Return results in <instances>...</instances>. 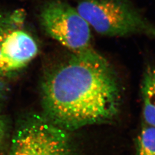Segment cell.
<instances>
[{
	"label": "cell",
	"mask_w": 155,
	"mask_h": 155,
	"mask_svg": "<svg viewBox=\"0 0 155 155\" xmlns=\"http://www.w3.org/2000/svg\"><path fill=\"white\" fill-rule=\"evenodd\" d=\"M2 61L6 72L15 71L27 65L38 52V47L27 32L13 28L4 36L0 44Z\"/></svg>",
	"instance_id": "cell-5"
},
{
	"label": "cell",
	"mask_w": 155,
	"mask_h": 155,
	"mask_svg": "<svg viewBox=\"0 0 155 155\" xmlns=\"http://www.w3.org/2000/svg\"><path fill=\"white\" fill-rule=\"evenodd\" d=\"M5 125V123L0 117V147L2 145L6 137Z\"/></svg>",
	"instance_id": "cell-9"
},
{
	"label": "cell",
	"mask_w": 155,
	"mask_h": 155,
	"mask_svg": "<svg viewBox=\"0 0 155 155\" xmlns=\"http://www.w3.org/2000/svg\"><path fill=\"white\" fill-rule=\"evenodd\" d=\"M3 95H4V85L0 81V103H1V100L2 99Z\"/></svg>",
	"instance_id": "cell-10"
},
{
	"label": "cell",
	"mask_w": 155,
	"mask_h": 155,
	"mask_svg": "<svg viewBox=\"0 0 155 155\" xmlns=\"http://www.w3.org/2000/svg\"><path fill=\"white\" fill-rule=\"evenodd\" d=\"M136 155H155V127L143 124L136 140Z\"/></svg>",
	"instance_id": "cell-7"
},
{
	"label": "cell",
	"mask_w": 155,
	"mask_h": 155,
	"mask_svg": "<svg viewBox=\"0 0 155 155\" xmlns=\"http://www.w3.org/2000/svg\"><path fill=\"white\" fill-rule=\"evenodd\" d=\"M40 21L49 36L73 54L93 48L89 24L68 3L60 0L48 2L41 11Z\"/></svg>",
	"instance_id": "cell-4"
},
{
	"label": "cell",
	"mask_w": 155,
	"mask_h": 155,
	"mask_svg": "<svg viewBox=\"0 0 155 155\" xmlns=\"http://www.w3.org/2000/svg\"><path fill=\"white\" fill-rule=\"evenodd\" d=\"M42 95L45 117L68 132L112 122L121 106L116 72L93 48L73 54L50 72Z\"/></svg>",
	"instance_id": "cell-1"
},
{
	"label": "cell",
	"mask_w": 155,
	"mask_h": 155,
	"mask_svg": "<svg viewBox=\"0 0 155 155\" xmlns=\"http://www.w3.org/2000/svg\"><path fill=\"white\" fill-rule=\"evenodd\" d=\"M23 16L20 12H16L0 20V44L4 36L8 31L18 25L22 21ZM0 73H6L5 68L2 61L0 52Z\"/></svg>",
	"instance_id": "cell-8"
},
{
	"label": "cell",
	"mask_w": 155,
	"mask_h": 155,
	"mask_svg": "<svg viewBox=\"0 0 155 155\" xmlns=\"http://www.w3.org/2000/svg\"><path fill=\"white\" fill-rule=\"evenodd\" d=\"M144 124L155 127V66L148 67L141 84Z\"/></svg>",
	"instance_id": "cell-6"
},
{
	"label": "cell",
	"mask_w": 155,
	"mask_h": 155,
	"mask_svg": "<svg viewBox=\"0 0 155 155\" xmlns=\"http://www.w3.org/2000/svg\"><path fill=\"white\" fill-rule=\"evenodd\" d=\"M78 13L104 36L143 35L155 39V25L133 0H77Z\"/></svg>",
	"instance_id": "cell-2"
},
{
	"label": "cell",
	"mask_w": 155,
	"mask_h": 155,
	"mask_svg": "<svg viewBox=\"0 0 155 155\" xmlns=\"http://www.w3.org/2000/svg\"><path fill=\"white\" fill-rule=\"evenodd\" d=\"M8 155H76L68 131L33 116L18 128Z\"/></svg>",
	"instance_id": "cell-3"
}]
</instances>
